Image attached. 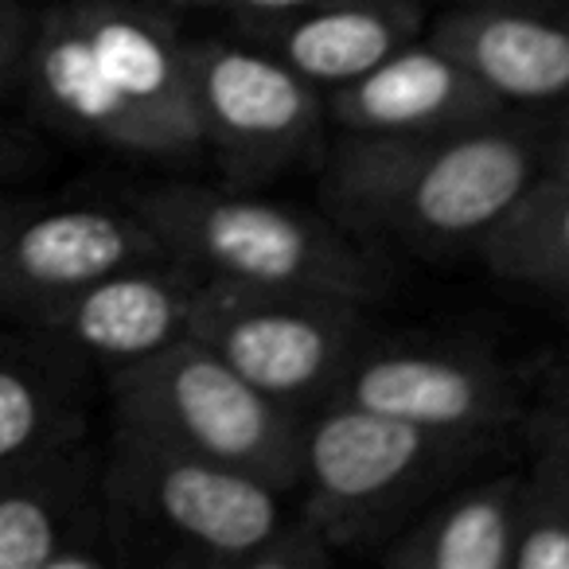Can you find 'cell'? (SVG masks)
<instances>
[{"mask_svg":"<svg viewBox=\"0 0 569 569\" xmlns=\"http://www.w3.org/2000/svg\"><path fill=\"white\" fill-rule=\"evenodd\" d=\"M20 98L48 126L113 152H203L188 36L144 0H51L36 12Z\"/></svg>","mask_w":569,"mask_h":569,"instance_id":"cell-1","label":"cell"},{"mask_svg":"<svg viewBox=\"0 0 569 569\" xmlns=\"http://www.w3.org/2000/svg\"><path fill=\"white\" fill-rule=\"evenodd\" d=\"M546 144L550 133L511 113L437 133L340 137L320 196L328 219L367 246L476 250L542 172Z\"/></svg>","mask_w":569,"mask_h":569,"instance_id":"cell-2","label":"cell"},{"mask_svg":"<svg viewBox=\"0 0 569 569\" xmlns=\"http://www.w3.org/2000/svg\"><path fill=\"white\" fill-rule=\"evenodd\" d=\"M102 499L121 566L325 569L336 553L297 515L293 496L246 468L113 426Z\"/></svg>","mask_w":569,"mask_h":569,"instance_id":"cell-3","label":"cell"},{"mask_svg":"<svg viewBox=\"0 0 569 569\" xmlns=\"http://www.w3.org/2000/svg\"><path fill=\"white\" fill-rule=\"evenodd\" d=\"M507 437L441 433L359 406L325 402L305 418L293 503L340 558H375L421 507L480 472Z\"/></svg>","mask_w":569,"mask_h":569,"instance_id":"cell-4","label":"cell"},{"mask_svg":"<svg viewBox=\"0 0 569 569\" xmlns=\"http://www.w3.org/2000/svg\"><path fill=\"white\" fill-rule=\"evenodd\" d=\"M168 258L199 277L253 289H309L375 305L390 289V269L375 246L301 207L246 188L157 183L129 199Z\"/></svg>","mask_w":569,"mask_h":569,"instance_id":"cell-5","label":"cell"},{"mask_svg":"<svg viewBox=\"0 0 569 569\" xmlns=\"http://www.w3.org/2000/svg\"><path fill=\"white\" fill-rule=\"evenodd\" d=\"M110 379L113 426L160 445L219 460L297 491L305 418L219 359L203 340L180 336L141 363L118 367Z\"/></svg>","mask_w":569,"mask_h":569,"instance_id":"cell-6","label":"cell"},{"mask_svg":"<svg viewBox=\"0 0 569 569\" xmlns=\"http://www.w3.org/2000/svg\"><path fill=\"white\" fill-rule=\"evenodd\" d=\"M379 332L371 305L309 289H253L203 277L191 332L242 379L297 413L336 395L343 371Z\"/></svg>","mask_w":569,"mask_h":569,"instance_id":"cell-7","label":"cell"},{"mask_svg":"<svg viewBox=\"0 0 569 569\" xmlns=\"http://www.w3.org/2000/svg\"><path fill=\"white\" fill-rule=\"evenodd\" d=\"M188 63L203 152L219 160L234 188L277 180L320 149L325 90L261 43L246 36L188 40Z\"/></svg>","mask_w":569,"mask_h":569,"instance_id":"cell-8","label":"cell"},{"mask_svg":"<svg viewBox=\"0 0 569 569\" xmlns=\"http://www.w3.org/2000/svg\"><path fill=\"white\" fill-rule=\"evenodd\" d=\"M157 253L129 199L0 196V325L43 328L90 281Z\"/></svg>","mask_w":569,"mask_h":569,"instance_id":"cell-9","label":"cell"},{"mask_svg":"<svg viewBox=\"0 0 569 569\" xmlns=\"http://www.w3.org/2000/svg\"><path fill=\"white\" fill-rule=\"evenodd\" d=\"M328 402L387 413L441 433H519L522 382L476 343L375 332Z\"/></svg>","mask_w":569,"mask_h":569,"instance_id":"cell-10","label":"cell"},{"mask_svg":"<svg viewBox=\"0 0 569 569\" xmlns=\"http://www.w3.org/2000/svg\"><path fill=\"white\" fill-rule=\"evenodd\" d=\"M0 569H121L94 441L0 468Z\"/></svg>","mask_w":569,"mask_h":569,"instance_id":"cell-11","label":"cell"},{"mask_svg":"<svg viewBox=\"0 0 569 569\" xmlns=\"http://www.w3.org/2000/svg\"><path fill=\"white\" fill-rule=\"evenodd\" d=\"M199 284L203 277L168 253L129 261L79 289L43 325V332L59 336L90 367L110 375L157 356L160 348L191 332Z\"/></svg>","mask_w":569,"mask_h":569,"instance_id":"cell-12","label":"cell"},{"mask_svg":"<svg viewBox=\"0 0 569 569\" xmlns=\"http://www.w3.org/2000/svg\"><path fill=\"white\" fill-rule=\"evenodd\" d=\"M433 36L499 102H569V0H449Z\"/></svg>","mask_w":569,"mask_h":569,"instance_id":"cell-13","label":"cell"},{"mask_svg":"<svg viewBox=\"0 0 569 569\" xmlns=\"http://www.w3.org/2000/svg\"><path fill=\"white\" fill-rule=\"evenodd\" d=\"M340 137H410L472 126L507 106L433 36H418L367 74L325 94Z\"/></svg>","mask_w":569,"mask_h":569,"instance_id":"cell-14","label":"cell"},{"mask_svg":"<svg viewBox=\"0 0 569 569\" xmlns=\"http://www.w3.org/2000/svg\"><path fill=\"white\" fill-rule=\"evenodd\" d=\"M90 371L59 336L0 325V468L90 441Z\"/></svg>","mask_w":569,"mask_h":569,"instance_id":"cell-15","label":"cell"},{"mask_svg":"<svg viewBox=\"0 0 569 569\" xmlns=\"http://www.w3.org/2000/svg\"><path fill=\"white\" fill-rule=\"evenodd\" d=\"M426 28V0H320L273 20H242L238 36L261 43L317 90H336L395 56Z\"/></svg>","mask_w":569,"mask_h":569,"instance_id":"cell-16","label":"cell"},{"mask_svg":"<svg viewBox=\"0 0 569 569\" xmlns=\"http://www.w3.org/2000/svg\"><path fill=\"white\" fill-rule=\"evenodd\" d=\"M527 468L472 472L421 507L375 561L387 569H511Z\"/></svg>","mask_w":569,"mask_h":569,"instance_id":"cell-17","label":"cell"},{"mask_svg":"<svg viewBox=\"0 0 569 569\" xmlns=\"http://www.w3.org/2000/svg\"><path fill=\"white\" fill-rule=\"evenodd\" d=\"M476 253L503 281L569 305V176L542 168Z\"/></svg>","mask_w":569,"mask_h":569,"instance_id":"cell-18","label":"cell"},{"mask_svg":"<svg viewBox=\"0 0 569 569\" xmlns=\"http://www.w3.org/2000/svg\"><path fill=\"white\" fill-rule=\"evenodd\" d=\"M511 569H569V503L527 472Z\"/></svg>","mask_w":569,"mask_h":569,"instance_id":"cell-19","label":"cell"},{"mask_svg":"<svg viewBox=\"0 0 569 569\" xmlns=\"http://www.w3.org/2000/svg\"><path fill=\"white\" fill-rule=\"evenodd\" d=\"M519 441L527 449V472L550 483L569 503V410L550 402H538L522 413Z\"/></svg>","mask_w":569,"mask_h":569,"instance_id":"cell-20","label":"cell"},{"mask_svg":"<svg viewBox=\"0 0 569 569\" xmlns=\"http://www.w3.org/2000/svg\"><path fill=\"white\" fill-rule=\"evenodd\" d=\"M32 24L36 12H28L24 0H0V102L20 98L24 90Z\"/></svg>","mask_w":569,"mask_h":569,"instance_id":"cell-21","label":"cell"},{"mask_svg":"<svg viewBox=\"0 0 569 569\" xmlns=\"http://www.w3.org/2000/svg\"><path fill=\"white\" fill-rule=\"evenodd\" d=\"M32 168H40V149L32 137H24L20 129H12L9 121H0V183L20 180Z\"/></svg>","mask_w":569,"mask_h":569,"instance_id":"cell-22","label":"cell"},{"mask_svg":"<svg viewBox=\"0 0 569 569\" xmlns=\"http://www.w3.org/2000/svg\"><path fill=\"white\" fill-rule=\"evenodd\" d=\"M230 17L242 24V20H273V17H289V12L312 9L320 0H214Z\"/></svg>","mask_w":569,"mask_h":569,"instance_id":"cell-23","label":"cell"},{"mask_svg":"<svg viewBox=\"0 0 569 569\" xmlns=\"http://www.w3.org/2000/svg\"><path fill=\"white\" fill-rule=\"evenodd\" d=\"M538 395H542V402L569 410V359L566 356H553L550 363H546L542 382H538Z\"/></svg>","mask_w":569,"mask_h":569,"instance_id":"cell-24","label":"cell"},{"mask_svg":"<svg viewBox=\"0 0 569 569\" xmlns=\"http://www.w3.org/2000/svg\"><path fill=\"white\" fill-rule=\"evenodd\" d=\"M542 168H546V172H553V176H569V126H561L558 133H550Z\"/></svg>","mask_w":569,"mask_h":569,"instance_id":"cell-25","label":"cell"},{"mask_svg":"<svg viewBox=\"0 0 569 569\" xmlns=\"http://www.w3.org/2000/svg\"><path fill=\"white\" fill-rule=\"evenodd\" d=\"M558 356H566V359H569V348H566V351H558Z\"/></svg>","mask_w":569,"mask_h":569,"instance_id":"cell-26","label":"cell"},{"mask_svg":"<svg viewBox=\"0 0 569 569\" xmlns=\"http://www.w3.org/2000/svg\"><path fill=\"white\" fill-rule=\"evenodd\" d=\"M566 309H569V305H566Z\"/></svg>","mask_w":569,"mask_h":569,"instance_id":"cell-27","label":"cell"}]
</instances>
